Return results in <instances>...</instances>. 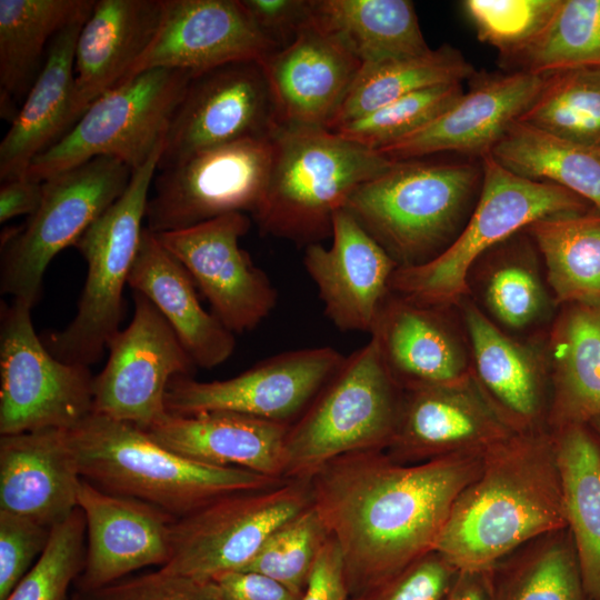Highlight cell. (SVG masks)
<instances>
[{
  "label": "cell",
  "instance_id": "1",
  "mask_svg": "<svg viewBox=\"0 0 600 600\" xmlns=\"http://www.w3.org/2000/svg\"><path fill=\"white\" fill-rule=\"evenodd\" d=\"M487 451L400 463L384 450L337 457L309 478L311 506L337 542L350 600L434 550L461 491L481 472Z\"/></svg>",
  "mask_w": 600,
  "mask_h": 600
},
{
  "label": "cell",
  "instance_id": "2",
  "mask_svg": "<svg viewBox=\"0 0 600 600\" xmlns=\"http://www.w3.org/2000/svg\"><path fill=\"white\" fill-rule=\"evenodd\" d=\"M566 528L554 436L521 431L487 451L434 551L458 570H492L522 544Z\"/></svg>",
  "mask_w": 600,
  "mask_h": 600
},
{
  "label": "cell",
  "instance_id": "3",
  "mask_svg": "<svg viewBox=\"0 0 600 600\" xmlns=\"http://www.w3.org/2000/svg\"><path fill=\"white\" fill-rule=\"evenodd\" d=\"M81 478L119 496L152 504L174 519L239 491L282 480L182 457L134 424L91 413L68 430Z\"/></svg>",
  "mask_w": 600,
  "mask_h": 600
},
{
  "label": "cell",
  "instance_id": "4",
  "mask_svg": "<svg viewBox=\"0 0 600 600\" xmlns=\"http://www.w3.org/2000/svg\"><path fill=\"white\" fill-rule=\"evenodd\" d=\"M264 198L252 217L261 234L299 246L331 238L336 213L392 160L324 129L279 127Z\"/></svg>",
  "mask_w": 600,
  "mask_h": 600
},
{
  "label": "cell",
  "instance_id": "5",
  "mask_svg": "<svg viewBox=\"0 0 600 600\" xmlns=\"http://www.w3.org/2000/svg\"><path fill=\"white\" fill-rule=\"evenodd\" d=\"M482 167L421 159L393 161L361 184L346 209L399 267L424 263L461 232Z\"/></svg>",
  "mask_w": 600,
  "mask_h": 600
},
{
  "label": "cell",
  "instance_id": "6",
  "mask_svg": "<svg viewBox=\"0 0 600 600\" xmlns=\"http://www.w3.org/2000/svg\"><path fill=\"white\" fill-rule=\"evenodd\" d=\"M481 167L478 201L459 236L433 259L397 268L393 294L421 304L458 306L472 267L489 250L540 219L584 213L590 207L564 188L511 172L490 153L481 158Z\"/></svg>",
  "mask_w": 600,
  "mask_h": 600
},
{
  "label": "cell",
  "instance_id": "7",
  "mask_svg": "<svg viewBox=\"0 0 600 600\" xmlns=\"http://www.w3.org/2000/svg\"><path fill=\"white\" fill-rule=\"evenodd\" d=\"M403 389L386 367L374 339L343 362L290 424L284 480H308L326 462L361 450H386L401 416Z\"/></svg>",
  "mask_w": 600,
  "mask_h": 600
},
{
  "label": "cell",
  "instance_id": "8",
  "mask_svg": "<svg viewBox=\"0 0 600 600\" xmlns=\"http://www.w3.org/2000/svg\"><path fill=\"white\" fill-rule=\"evenodd\" d=\"M162 147L163 143L143 166L132 170L121 197L73 246L88 268L77 312L66 328L42 338L49 352L63 362L90 367L120 330L123 289L140 244L149 191Z\"/></svg>",
  "mask_w": 600,
  "mask_h": 600
},
{
  "label": "cell",
  "instance_id": "9",
  "mask_svg": "<svg viewBox=\"0 0 600 600\" xmlns=\"http://www.w3.org/2000/svg\"><path fill=\"white\" fill-rule=\"evenodd\" d=\"M192 72L157 68L97 98L56 144L37 157L26 176L38 181L97 157L143 166L163 143Z\"/></svg>",
  "mask_w": 600,
  "mask_h": 600
},
{
  "label": "cell",
  "instance_id": "10",
  "mask_svg": "<svg viewBox=\"0 0 600 600\" xmlns=\"http://www.w3.org/2000/svg\"><path fill=\"white\" fill-rule=\"evenodd\" d=\"M131 174L120 160L97 157L46 179L40 207L2 244L1 292L33 308L49 263L121 197Z\"/></svg>",
  "mask_w": 600,
  "mask_h": 600
},
{
  "label": "cell",
  "instance_id": "11",
  "mask_svg": "<svg viewBox=\"0 0 600 600\" xmlns=\"http://www.w3.org/2000/svg\"><path fill=\"white\" fill-rule=\"evenodd\" d=\"M31 310L20 300L1 304V436L71 430L93 412L89 367L52 356L34 330Z\"/></svg>",
  "mask_w": 600,
  "mask_h": 600
},
{
  "label": "cell",
  "instance_id": "12",
  "mask_svg": "<svg viewBox=\"0 0 600 600\" xmlns=\"http://www.w3.org/2000/svg\"><path fill=\"white\" fill-rule=\"evenodd\" d=\"M311 504L308 480L221 497L176 519L163 570L201 580L244 569L269 536Z\"/></svg>",
  "mask_w": 600,
  "mask_h": 600
},
{
  "label": "cell",
  "instance_id": "13",
  "mask_svg": "<svg viewBox=\"0 0 600 600\" xmlns=\"http://www.w3.org/2000/svg\"><path fill=\"white\" fill-rule=\"evenodd\" d=\"M272 137L200 151L154 176L146 208L153 233L186 229L234 212L258 211L268 187Z\"/></svg>",
  "mask_w": 600,
  "mask_h": 600
},
{
  "label": "cell",
  "instance_id": "14",
  "mask_svg": "<svg viewBox=\"0 0 600 600\" xmlns=\"http://www.w3.org/2000/svg\"><path fill=\"white\" fill-rule=\"evenodd\" d=\"M133 302L131 322L108 341L106 366L93 377L92 413L148 430L169 414L170 381L197 366L156 306L134 291Z\"/></svg>",
  "mask_w": 600,
  "mask_h": 600
},
{
  "label": "cell",
  "instance_id": "15",
  "mask_svg": "<svg viewBox=\"0 0 600 600\" xmlns=\"http://www.w3.org/2000/svg\"><path fill=\"white\" fill-rule=\"evenodd\" d=\"M278 128L261 62H231L193 74L163 139L158 170L207 149L272 137Z\"/></svg>",
  "mask_w": 600,
  "mask_h": 600
},
{
  "label": "cell",
  "instance_id": "16",
  "mask_svg": "<svg viewBox=\"0 0 600 600\" xmlns=\"http://www.w3.org/2000/svg\"><path fill=\"white\" fill-rule=\"evenodd\" d=\"M343 360L331 347H313L271 356L224 380L176 377L168 386L166 407L171 414L223 410L291 424Z\"/></svg>",
  "mask_w": 600,
  "mask_h": 600
},
{
  "label": "cell",
  "instance_id": "17",
  "mask_svg": "<svg viewBox=\"0 0 600 600\" xmlns=\"http://www.w3.org/2000/svg\"><path fill=\"white\" fill-rule=\"evenodd\" d=\"M250 226L246 213L234 212L186 229L154 233L187 269L209 301L211 312L233 333L253 330L278 300L266 272L239 246Z\"/></svg>",
  "mask_w": 600,
  "mask_h": 600
},
{
  "label": "cell",
  "instance_id": "18",
  "mask_svg": "<svg viewBox=\"0 0 600 600\" xmlns=\"http://www.w3.org/2000/svg\"><path fill=\"white\" fill-rule=\"evenodd\" d=\"M397 431L384 450L400 463L488 451L521 430L471 372L443 384L403 390Z\"/></svg>",
  "mask_w": 600,
  "mask_h": 600
},
{
  "label": "cell",
  "instance_id": "19",
  "mask_svg": "<svg viewBox=\"0 0 600 600\" xmlns=\"http://www.w3.org/2000/svg\"><path fill=\"white\" fill-rule=\"evenodd\" d=\"M274 51L241 0H163L156 37L122 82L157 68L198 74L231 62H262Z\"/></svg>",
  "mask_w": 600,
  "mask_h": 600
},
{
  "label": "cell",
  "instance_id": "20",
  "mask_svg": "<svg viewBox=\"0 0 600 600\" xmlns=\"http://www.w3.org/2000/svg\"><path fill=\"white\" fill-rule=\"evenodd\" d=\"M330 239L328 247H304V269L337 329L371 333L398 264L346 209L336 213Z\"/></svg>",
  "mask_w": 600,
  "mask_h": 600
},
{
  "label": "cell",
  "instance_id": "21",
  "mask_svg": "<svg viewBox=\"0 0 600 600\" xmlns=\"http://www.w3.org/2000/svg\"><path fill=\"white\" fill-rule=\"evenodd\" d=\"M87 527L84 567L76 586L94 590L148 566L167 564L174 518L144 501L81 479L77 492Z\"/></svg>",
  "mask_w": 600,
  "mask_h": 600
},
{
  "label": "cell",
  "instance_id": "22",
  "mask_svg": "<svg viewBox=\"0 0 600 600\" xmlns=\"http://www.w3.org/2000/svg\"><path fill=\"white\" fill-rule=\"evenodd\" d=\"M543 81L544 74L527 71L482 77L424 127L378 152L392 161L440 152L481 159L530 108Z\"/></svg>",
  "mask_w": 600,
  "mask_h": 600
},
{
  "label": "cell",
  "instance_id": "23",
  "mask_svg": "<svg viewBox=\"0 0 600 600\" xmlns=\"http://www.w3.org/2000/svg\"><path fill=\"white\" fill-rule=\"evenodd\" d=\"M279 127L329 129L362 64L312 23L261 62Z\"/></svg>",
  "mask_w": 600,
  "mask_h": 600
},
{
  "label": "cell",
  "instance_id": "24",
  "mask_svg": "<svg viewBox=\"0 0 600 600\" xmlns=\"http://www.w3.org/2000/svg\"><path fill=\"white\" fill-rule=\"evenodd\" d=\"M449 308L391 293L370 336L403 389L458 381L471 372L470 354Z\"/></svg>",
  "mask_w": 600,
  "mask_h": 600
},
{
  "label": "cell",
  "instance_id": "25",
  "mask_svg": "<svg viewBox=\"0 0 600 600\" xmlns=\"http://www.w3.org/2000/svg\"><path fill=\"white\" fill-rule=\"evenodd\" d=\"M68 430L0 437V510L52 528L78 507L81 481Z\"/></svg>",
  "mask_w": 600,
  "mask_h": 600
},
{
  "label": "cell",
  "instance_id": "26",
  "mask_svg": "<svg viewBox=\"0 0 600 600\" xmlns=\"http://www.w3.org/2000/svg\"><path fill=\"white\" fill-rule=\"evenodd\" d=\"M289 427L239 412L213 410L169 413L144 431L160 446L188 459L284 480L283 448Z\"/></svg>",
  "mask_w": 600,
  "mask_h": 600
},
{
  "label": "cell",
  "instance_id": "27",
  "mask_svg": "<svg viewBox=\"0 0 600 600\" xmlns=\"http://www.w3.org/2000/svg\"><path fill=\"white\" fill-rule=\"evenodd\" d=\"M163 0H98L74 51V123L101 94L120 84L151 44Z\"/></svg>",
  "mask_w": 600,
  "mask_h": 600
},
{
  "label": "cell",
  "instance_id": "28",
  "mask_svg": "<svg viewBox=\"0 0 600 600\" xmlns=\"http://www.w3.org/2000/svg\"><path fill=\"white\" fill-rule=\"evenodd\" d=\"M128 286L156 306L197 367L214 368L233 353L234 333L201 306L187 269L146 227Z\"/></svg>",
  "mask_w": 600,
  "mask_h": 600
},
{
  "label": "cell",
  "instance_id": "29",
  "mask_svg": "<svg viewBox=\"0 0 600 600\" xmlns=\"http://www.w3.org/2000/svg\"><path fill=\"white\" fill-rule=\"evenodd\" d=\"M90 14L76 19L51 40L43 66L0 143L2 182L24 176L32 161L74 126V51Z\"/></svg>",
  "mask_w": 600,
  "mask_h": 600
},
{
  "label": "cell",
  "instance_id": "30",
  "mask_svg": "<svg viewBox=\"0 0 600 600\" xmlns=\"http://www.w3.org/2000/svg\"><path fill=\"white\" fill-rule=\"evenodd\" d=\"M461 308L477 380L521 431L540 429L549 378L544 351L517 340L474 303Z\"/></svg>",
  "mask_w": 600,
  "mask_h": 600
},
{
  "label": "cell",
  "instance_id": "31",
  "mask_svg": "<svg viewBox=\"0 0 600 600\" xmlns=\"http://www.w3.org/2000/svg\"><path fill=\"white\" fill-rule=\"evenodd\" d=\"M548 343L549 422L556 430L584 426L600 417V307L569 304Z\"/></svg>",
  "mask_w": 600,
  "mask_h": 600
},
{
  "label": "cell",
  "instance_id": "32",
  "mask_svg": "<svg viewBox=\"0 0 600 600\" xmlns=\"http://www.w3.org/2000/svg\"><path fill=\"white\" fill-rule=\"evenodd\" d=\"M312 23L361 64L417 56L431 48L409 0H311Z\"/></svg>",
  "mask_w": 600,
  "mask_h": 600
},
{
  "label": "cell",
  "instance_id": "33",
  "mask_svg": "<svg viewBox=\"0 0 600 600\" xmlns=\"http://www.w3.org/2000/svg\"><path fill=\"white\" fill-rule=\"evenodd\" d=\"M556 432L567 528L584 588L600 600V448L584 426Z\"/></svg>",
  "mask_w": 600,
  "mask_h": 600
},
{
  "label": "cell",
  "instance_id": "34",
  "mask_svg": "<svg viewBox=\"0 0 600 600\" xmlns=\"http://www.w3.org/2000/svg\"><path fill=\"white\" fill-rule=\"evenodd\" d=\"M524 231L542 257L554 302L600 307V211L547 217Z\"/></svg>",
  "mask_w": 600,
  "mask_h": 600
},
{
  "label": "cell",
  "instance_id": "35",
  "mask_svg": "<svg viewBox=\"0 0 600 600\" xmlns=\"http://www.w3.org/2000/svg\"><path fill=\"white\" fill-rule=\"evenodd\" d=\"M94 0H0V88L26 97L54 36L92 12Z\"/></svg>",
  "mask_w": 600,
  "mask_h": 600
},
{
  "label": "cell",
  "instance_id": "36",
  "mask_svg": "<svg viewBox=\"0 0 600 600\" xmlns=\"http://www.w3.org/2000/svg\"><path fill=\"white\" fill-rule=\"evenodd\" d=\"M490 154L529 180L559 186L600 211V148L569 141L514 121Z\"/></svg>",
  "mask_w": 600,
  "mask_h": 600
},
{
  "label": "cell",
  "instance_id": "37",
  "mask_svg": "<svg viewBox=\"0 0 600 600\" xmlns=\"http://www.w3.org/2000/svg\"><path fill=\"white\" fill-rule=\"evenodd\" d=\"M473 67L450 46L424 53L362 64L328 130L368 114L392 101L432 87L462 83Z\"/></svg>",
  "mask_w": 600,
  "mask_h": 600
},
{
  "label": "cell",
  "instance_id": "38",
  "mask_svg": "<svg viewBox=\"0 0 600 600\" xmlns=\"http://www.w3.org/2000/svg\"><path fill=\"white\" fill-rule=\"evenodd\" d=\"M521 236L522 231L487 252L490 264L481 284L486 314L506 332L539 326L554 301L540 277L529 234Z\"/></svg>",
  "mask_w": 600,
  "mask_h": 600
},
{
  "label": "cell",
  "instance_id": "39",
  "mask_svg": "<svg viewBox=\"0 0 600 600\" xmlns=\"http://www.w3.org/2000/svg\"><path fill=\"white\" fill-rule=\"evenodd\" d=\"M566 529L541 537L532 551L493 568L492 600H592Z\"/></svg>",
  "mask_w": 600,
  "mask_h": 600
},
{
  "label": "cell",
  "instance_id": "40",
  "mask_svg": "<svg viewBox=\"0 0 600 600\" xmlns=\"http://www.w3.org/2000/svg\"><path fill=\"white\" fill-rule=\"evenodd\" d=\"M519 120L559 138L600 148V67L544 74L538 97Z\"/></svg>",
  "mask_w": 600,
  "mask_h": 600
},
{
  "label": "cell",
  "instance_id": "41",
  "mask_svg": "<svg viewBox=\"0 0 600 600\" xmlns=\"http://www.w3.org/2000/svg\"><path fill=\"white\" fill-rule=\"evenodd\" d=\"M510 63L538 74L600 67V0H560L541 34Z\"/></svg>",
  "mask_w": 600,
  "mask_h": 600
},
{
  "label": "cell",
  "instance_id": "42",
  "mask_svg": "<svg viewBox=\"0 0 600 600\" xmlns=\"http://www.w3.org/2000/svg\"><path fill=\"white\" fill-rule=\"evenodd\" d=\"M329 532L310 504L277 528L242 569L264 574L301 597Z\"/></svg>",
  "mask_w": 600,
  "mask_h": 600
},
{
  "label": "cell",
  "instance_id": "43",
  "mask_svg": "<svg viewBox=\"0 0 600 600\" xmlns=\"http://www.w3.org/2000/svg\"><path fill=\"white\" fill-rule=\"evenodd\" d=\"M462 93V83L432 87L402 97L330 131L379 151L424 127Z\"/></svg>",
  "mask_w": 600,
  "mask_h": 600
},
{
  "label": "cell",
  "instance_id": "44",
  "mask_svg": "<svg viewBox=\"0 0 600 600\" xmlns=\"http://www.w3.org/2000/svg\"><path fill=\"white\" fill-rule=\"evenodd\" d=\"M86 520L79 507L51 528L49 541L6 600H66L84 567Z\"/></svg>",
  "mask_w": 600,
  "mask_h": 600
},
{
  "label": "cell",
  "instance_id": "45",
  "mask_svg": "<svg viewBox=\"0 0 600 600\" xmlns=\"http://www.w3.org/2000/svg\"><path fill=\"white\" fill-rule=\"evenodd\" d=\"M560 0H466L461 8L477 37L513 61L544 30Z\"/></svg>",
  "mask_w": 600,
  "mask_h": 600
},
{
  "label": "cell",
  "instance_id": "46",
  "mask_svg": "<svg viewBox=\"0 0 600 600\" xmlns=\"http://www.w3.org/2000/svg\"><path fill=\"white\" fill-rule=\"evenodd\" d=\"M72 600H222L213 580L171 573L162 568L108 586L79 591Z\"/></svg>",
  "mask_w": 600,
  "mask_h": 600
},
{
  "label": "cell",
  "instance_id": "47",
  "mask_svg": "<svg viewBox=\"0 0 600 600\" xmlns=\"http://www.w3.org/2000/svg\"><path fill=\"white\" fill-rule=\"evenodd\" d=\"M51 528L0 510V600H6L44 550Z\"/></svg>",
  "mask_w": 600,
  "mask_h": 600
},
{
  "label": "cell",
  "instance_id": "48",
  "mask_svg": "<svg viewBox=\"0 0 600 600\" xmlns=\"http://www.w3.org/2000/svg\"><path fill=\"white\" fill-rule=\"evenodd\" d=\"M458 571L433 550L379 588L354 600H442Z\"/></svg>",
  "mask_w": 600,
  "mask_h": 600
},
{
  "label": "cell",
  "instance_id": "49",
  "mask_svg": "<svg viewBox=\"0 0 600 600\" xmlns=\"http://www.w3.org/2000/svg\"><path fill=\"white\" fill-rule=\"evenodd\" d=\"M260 32L280 50L312 20L311 0H241Z\"/></svg>",
  "mask_w": 600,
  "mask_h": 600
},
{
  "label": "cell",
  "instance_id": "50",
  "mask_svg": "<svg viewBox=\"0 0 600 600\" xmlns=\"http://www.w3.org/2000/svg\"><path fill=\"white\" fill-rule=\"evenodd\" d=\"M299 600H350L342 557L330 536L318 554Z\"/></svg>",
  "mask_w": 600,
  "mask_h": 600
},
{
  "label": "cell",
  "instance_id": "51",
  "mask_svg": "<svg viewBox=\"0 0 600 600\" xmlns=\"http://www.w3.org/2000/svg\"><path fill=\"white\" fill-rule=\"evenodd\" d=\"M222 600H299L280 582L254 571L237 570L213 579Z\"/></svg>",
  "mask_w": 600,
  "mask_h": 600
},
{
  "label": "cell",
  "instance_id": "52",
  "mask_svg": "<svg viewBox=\"0 0 600 600\" xmlns=\"http://www.w3.org/2000/svg\"><path fill=\"white\" fill-rule=\"evenodd\" d=\"M43 198V181L21 176L3 181L0 188V222L21 214L32 216Z\"/></svg>",
  "mask_w": 600,
  "mask_h": 600
},
{
  "label": "cell",
  "instance_id": "53",
  "mask_svg": "<svg viewBox=\"0 0 600 600\" xmlns=\"http://www.w3.org/2000/svg\"><path fill=\"white\" fill-rule=\"evenodd\" d=\"M492 570H459L442 600H492Z\"/></svg>",
  "mask_w": 600,
  "mask_h": 600
},
{
  "label": "cell",
  "instance_id": "54",
  "mask_svg": "<svg viewBox=\"0 0 600 600\" xmlns=\"http://www.w3.org/2000/svg\"><path fill=\"white\" fill-rule=\"evenodd\" d=\"M596 431L600 434V417L594 418L590 421Z\"/></svg>",
  "mask_w": 600,
  "mask_h": 600
}]
</instances>
